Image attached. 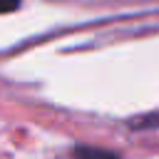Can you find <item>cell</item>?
Wrapping results in <instances>:
<instances>
[{"mask_svg":"<svg viewBox=\"0 0 159 159\" xmlns=\"http://www.w3.org/2000/svg\"><path fill=\"white\" fill-rule=\"evenodd\" d=\"M132 127H159V112L157 114H147V117L132 122Z\"/></svg>","mask_w":159,"mask_h":159,"instance_id":"obj_2","label":"cell"},{"mask_svg":"<svg viewBox=\"0 0 159 159\" xmlns=\"http://www.w3.org/2000/svg\"><path fill=\"white\" fill-rule=\"evenodd\" d=\"M20 7V0H0V15L5 12H15Z\"/></svg>","mask_w":159,"mask_h":159,"instance_id":"obj_3","label":"cell"},{"mask_svg":"<svg viewBox=\"0 0 159 159\" xmlns=\"http://www.w3.org/2000/svg\"><path fill=\"white\" fill-rule=\"evenodd\" d=\"M75 159H119V157L114 152L99 149V147H77L75 149Z\"/></svg>","mask_w":159,"mask_h":159,"instance_id":"obj_1","label":"cell"}]
</instances>
